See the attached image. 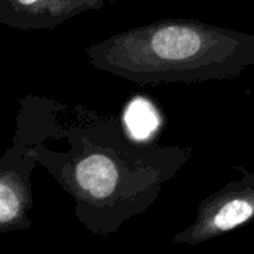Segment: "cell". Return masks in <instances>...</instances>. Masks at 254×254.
I'll return each instance as SVG.
<instances>
[{"mask_svg": "<svg viewBox=\"0 0 254 254\" xmlns=\"http://www.w3.org/2000/svg\"><path fill=\"white\" fill-rule=\"evenodd\" d=\"M95 68L138 85L238 77L254 65V34L196 19H161L89 45Z\"/></svg>", "mask_w": 254, "mask_h": 254, "instance_id": "6da1fadb", "label": "cell"}, {"mask_svg": "<svg viewBox=\"0 0 254 254\" xmlns=\"http://www.w3.org/2000/svg\"><path fill=\"white\" fill-rule=\"evenodd\" d=\"M77 109V121L63 129L70 141L67 152L58 153L42 144L31 150L74 196L79 210L119 207V195L125 190L141 196L143 190L159 189L189 156V150L180 147L143 144L124 131L121 121Z\"/></svg>", "mask_w": 254, "mask_h": 254, "instance_id": "7a4b0ae2", "label": "cell"}, {"mask_svg": "<svg viewBox=\"0 0 254 254\" xmlns=\"http://www.w3.org/2000/svg\"><path fill=\"white\" fill-rule=\"evenodd\" d=\"M241 177L205 198L193 223L173 238V244L198 246L254 220V173L238 167Z\"/></svg>", "mask_w": 254, "mask_h": 254, "instance_id": "3957f363", "label": "cell"}, {"mask_svg": "<svg viewBox=\"0 0 254 254\" xmlns=\"http://www.w3.org/2000/svg\"><path fill=\"white\" fill-rule=\"evenodd\" d=\"M37 159L31 146L15 137V144L3 155L0 170V232L22 231L30 226V173Z\"/></svg>", "mask_w": 254, "mask_h": 254, "instance_id": "277c9868", "label": "cell"}, {"mask_svg": "<svg viewBox=\"0 0 254 254\" xmlns=\"http://www.w3.org/2000/svg\"><path fill=\"white\" fill-rule=\"evenodd\" d=\"M110 0H0V22L16 30L55 28L88 10H98Z\"/></svg>", "mask_w": 254, "mask_h": 254, "instance_id": "5b68a950", "label": "cell"}, {"mask_svg": "<svg viewBox=\"0 0 254 254\" xmlns=\"http://www.w3.org/2000/svg\"><path fill=\"white\" fill-rule=\"evenodd\" d=\"M253 254H254V253H253Z\"/></svg>", "mask_w": 254, "mask_h": 254, "instance_id": "8992f818", "label": "cell"}]
</instances>
